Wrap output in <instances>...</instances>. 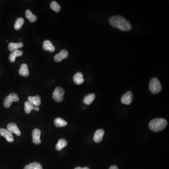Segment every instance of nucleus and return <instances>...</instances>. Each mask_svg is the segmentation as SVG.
Masks as SVG:
<instances>
[{
  "instance_id": "obj_1",
  "label": "nucleus",
  "mask_w": 169,
  "mask_h": 169,
  "mask_svg": "<svg viewBox=\"0 0 169 169\" xmlns=\"http://www.w3.org/2000/svg\"><path fill=\"white\" fill-rule=\"evenodd\" d=\"M109 22L112 27L123 31H128L132 29L130 22L122 16H113L109 19Z\"/></svg>"
},
{
  "instance_id": "obj_2",
  "label": "nucleus",
  "mask_w": 169,
  "mask_h": 169,
  "mask_svg": "<svg viewBox=\"0 0 169 169\" xmlns=\"http://www.w3.org/2000/svg\"><path fill=\"white\" fill-rule=\"evenodd\" d=\"M167 124V120L164 118H155L150 122L149 127L154 132H160L166 128Z\"/></svg>"
},
{
  "instance_id": "obj_3",
  "label": "nucleus",
  "mask_w": 169,
  "mask_h": 169,
  "mask_svg": "<svg viewBox=\"0 0 169 169\" xmlns=\"http://www.w3.org/2000/svg\"><path fill=\"white\" fill-rule=\"evenodd\" d=\"M150 90L152 93L157 94L161 91L162 89L161 84L157 78H153L151 80L149 84Z\"/></svg>"
},
{
  "instance_id": "obj_4",
  "label": "nucleus",
  "mask_w": 169,
  "mask_h": 169,
  "mask_svg": "<svg viewBox=\"0 0 169 169\" xmlns=\"http://www.w3.org/2000/svg\"><path fill=\"white\" fill-rule=\"evenodd\" d=\"M64 89L62 87H56L53 93V98L57 102H62L64 100Z\"/></svg>"
},
{
  "instance_id": "obj_5",
  "label": "nucleus",
  "mask_w": 169,
  "mask_h": 169,
  "mask_svg": "<svg viewBox=\"0 0 169 169\" xmlns=\"http://www.w3.org/2000/svg\"><path fill=\"white\" fill-rule=\"evenodd\" d=\"M19 101V97L17 93H10L8 97L5 98L4 101V106L6 108H10L12 102L15 101Z\"/></svg>"
},
{
  "instance_id": "obj_6",
  "label": "nucleus",
  "mask_w": 169,
  "mask_h": 169,
  "mask_svg": "<svg viewBox=\"0 0 169 169\" xmlns=\"http://www.w3.org/2000/svg\"><path fill=\"white\" fill-rule=\"evenodd\" d=\"M133 100V94L131 92L128 91L122 96L121 102L123 104L130 105Z\"/></svg>"
},
{
  "instance_id": "obj_7",
  "label": "nucleus",
  "mask_w": 169,
  "mask_h": 169,
  "mask_svg": "<svg viewBox=\"0 0 169 169\" xmlns=\"http://www.w3.org/2000/svg\"><path fill=\"white\" fill-rule=\"evenodd\" d=\"M0 135L4 137V138L7 140V142H12L14 141V139L12 134L10 131H8L7 129L1 128L0 129Z\"/></svg>"
},
{
  "instance_id": "obj_8",
  "label": "nucleus",
  "mask_w": 169,
  "mask_h": 169,
  "mask_svg": "<svg viewBox=\"0 0 169 169\" xmlns=\"http://www.w3.org/2000/svg\"><path fill=\"white\" fill-rule=\"evenodd\" d=\"M7 130L11 134H15L18 136H19L21 134V133L18 128V126L14 123H10L7 126Z\"/></svg>"
},
{
  "instance_id": "obj_9",
  "label": "nucleus",
  "mask_w": 169,
  "mask_h": 169,
  "mask_svg": "<svg viewBox=\"0 0 169 169\" xmlns=\"http://www.w3.org/2000/svg\"><path fill=\"white\" fill-rule=\"evenodd\" d=\"M69 56V53L65 49H63L54 56L55 61L56 62H60L64 59H66Z\"/></svg>"
},
{
  "instance_id": "obj_10",
  "label": "nucleus",
  "mask_w": 169,
  "mask_h": 169,
  "mask_svg": "<svg viewBox=\"0 0 169 169\" xmlns=\"http://www.w3.org/2000/svg\"><path fill=\"white\" fill-rule=\"evenodd\" d=\"M41 132L38 129H34L32 132L33 136V141L34 143L36 145H39L41 143V140L40 139Z\"/></svg>"
},
{
  "instance_id": "obj_11",
  "label": "nucleus",
  "mask_w": 169,
  "mask_h": 169,
  "mask_svg": "<svg viewBox=\"0 0 169 169\" xmlns=\"http://www.w3.org/2000/svg\"><path fill=\"white\" fill-rule=\"evenodd\" d=\"M104 134V131L103 129H100L97 130L94 134L93 140L96 143H100L102 141Z\"/></svg>"
},
{
  "instance_id": "obj_12",
  "label": "nucleus",
  "mask_w": 169,
  "mask_h": 169,
  "mask_svg": "<svg viewBox=\"0 0 169 169\" xmlns=\"http://www.w3.org/2000/svg\"><path fill=\"white\" fill-rule=\"evenodd\" d=\"M74 81L77 84H81L84 82V79L83 78V74L80 72H78L75 74L73 77Z\"/></svg>"
},
{
  "instance_id": "obj_13",
  "label": "nucleus",
  "mask_w": 169,
  "mask_h": 169,
  "mask_svg": "<svg viewBox=\"0 0 169 169\" xmlns=\"http://www.w3.org/2000/svg\"><path fill=\"white\" fill-rule=\"evenodd\" d=\"M43 48L46 51L48 50L49 52H53L55 50V47L52 44L50 40H45L43 43Z\"/></svg>"
},
{
  "instance_id": "obj_14",
  "label": "nucleus",
  "mask_w": 169,
  "mask_h": 169,
  "mask_svg": "<svg viewBox=\"0 0 169 169\" xmlns=\"http://www.w3.org/2000/svg\"><path fill=\"white\" fill-rule=\"evenodd\" d=\"M23 52L22 50H17L11 52L9 56V59L11 63H14L16 60V58L18 56H22Z\"/></svg>"
},
{
  "instance_id": "obj_15",
  "label": "nucleus",
  "mask_w": 169,
  "mask_h": 169,
  "mask_svg": "<svg viewBox=\"0 0 169 169\" xmlns=\"http://www.w3.org/2000/svg\"><path fill=\"white\" fill-rule=\"evenodd\" d=\"M19 73L20 75L25 77H27L29 76L30 73L27 64H24L21 65L20 68L19 70Z\"/></svg>"
},
{
  "instance_id": "obj_16",
  "label": "nucleus",
  "mask_w": 169,
  "mask_h": 169,
  "mask_svg": "<svg viewBox=\"0 0 169 169\" xmlns=\"http://www.w3.org/2000/svg\"><path fill=\"white\" fill-rule=\"evenodd\" d=\"M23 47V44L22 42H19V43L10 42L9 44L8 48L10 51L13 52L15 50H19V49L22 48Z\"/></svg>"
},
{
  "instance_id": "obj_17",
  "label": "nucleus",
  "mask_w": 169,
  "mask_h": 169,
  "mask_svg": "<svg viewBox=\"0 0 169 169\" xmlns=\"http://www.w3.org/2000/svg\"><path fill=\"white\" fill-rule=\"evenodd\" d=\"M28 101L31 102L34 106H39L41 104V99L39 96H36L35 97H29L28 98Z\"/></svg>"
},
{
  "instance_id": "obj_18",
  "label": "nucleus",
  "mask_w": 169,
  "mask_h": 169,
  "mask_svg": "<svg viewBox=\"0 0 169 169\" xmlns=\"http://www.w3.org/2000/svg\"><path fill=\"white\" fill-rule=\"evenodd\" d=\"M67 142L64 139H61L58 141L57 144L56 146V149L57 151H60L67 146Z\"/></svg>"
},
{
  "instance_id": "obj_19",
  "label": "nucleus",
  "mask_w": 169,
  "mask_h": 169,
  "mask_svg": "<svg viewBox=\"0 0 169 169\" xmlns=\"http://www.w3.org/2000/svg\"><path fill=\"white\" fill-rule=\"evenodd\" d=\"M26 17L27 19L29 20V21L31 23L35 22L37 19V17L36 15H34L29 10H27L26 11Z\"/></svg>"
},
{
  "instance_id": "obj_20",
  "label": "nucleus",
  "mask_w": 169,
  "mask_h": 169,
  "mask_svg": "<svg viewBox=\"0 0 169 169\" xmlns=\"http://www.w3.org/2000/svg\"><path fill=\"white\" fill-rule=\"evenodd\" d=\"M95 98H96L95 94L93 93H90L84 97L83 100V102L87 105H90L92 103Z\"/></svg>"
},
{
  "instance_id": "obj_21",
  "label": "nucleus",
  "mask_w": 169,
  "mask_h": 169,
  "mask_svg": "<svg viewBox=\"0 0 169 169\" xmlns=\"http://www.w3.org/2000/svg\"><path fill=\"white\" fill-rule=\"evenodd\" d=\"M24 169H43L40 163L37 162H34L26 165Z\"/></svg>"
},
{
  "instance_id": "obj_22",
  "label": "nucleus",
  "mask_w": 169,
  "mask_h": 169,
  "mask_svg": "<svg viewBox=\"0 0 169 169\" xmlns=\"http://www.w3.org/2000/svg\"><path fill=\"white\" fill-rule=\"evenodd\" d=\"M54 124L56 127H64L67 125V123L66 121L61 118H56L55 120Z\"/></svg>"
},
{
  "instance_id": "obj_23",
  "label": "nucleus",
  "mask_w": 169,
  "mask_h": 169,
  "mask_svg": "<svg viewBox=\"0 0 169 169\" xmlns=\"http://www.w3.org/2000/svg\"><path fill=\"white\" fill-rule=\"evenodd\" d=\"M24 22H25V20H24V19L22 18H18L16 20V23L14 25V28L16 30H19L20 29L22 28L23 24H24Z\"/></svg>"
},
{
  "instance_id": "obj_24",
  "label": "nucleus",
  "mask_w": 169,
  "mask_h": 169,
  "mask_svg": "<svg viewBox=\"0 0 169 169\" xmlns=\"http://www.w3.org/2000/svg\"><path fill=\"white\" fill-rule=\"evenodd\" d=\"M34 106H35L29 101H26L25 103V110L26 113L29 114L31 110L34 109Z\"/></svg>"
},
{
  "instance_id": "obj_25",
  "label": "nucleus",
  "mask_w": 169,
  "mask_h": 169,
  "mask_svg": "<svg viewBox=\"0 0 169 169\" xmlns=\"http://www.w3.org/2000/svg\"><path fill=\"white\" fill-rule=\"evenodd\" d=\"M50 8L56 12H58L61 10V7L57 2L55 1H53L50 3Z\"/></svg>"
},
{
  "instance_id": "obj_26",
  "label": "nucleus",
  "mask_w": 169,
  "mask_h": 169,
  "mask_svg": "<svg viewBox=\"0 0 169 169\" xmlns=\"http://www.w3.org/2000/svg\"><path fill=\"white\" fill-rule=\"evenodd\" d=\"M109 169H118V167L116 165H112L109 167Z\"/></svg>"
},
{
  "instance_id": "obj_27",
  "label": "nucleus",
  "mask_w": 169,
  "mask_h": 169,
  "mask_svg": "<svg viewBox=\"0 0 169 169\" xmlns=\"http://www.w3.org/2000/svg\"><path fill=\"white\" fill-rule=\"evenodd\" d=\"M33 110H35V111H39V106H35Z\"/></svg>"
},
{
  "instance_id": "obj_28",
  "label": "nucleus",
  "mask_w": 169,
  "mask_h": 169,
  "mask_svg": "<svg viewBox=\"0 0 169 169\" xmlns=\"http://www.w3.org/2000/svg\"><path fill=\"white\" fill-rule=\"evenodd\" d=\"M82 169H90L89 168V167H83V168H82Z\"/></svg>"
},
{
  "instance_id": "obj_29",
  "label": "nucleus",
  "mask_w": 169,
  "mask_h": 169,
  "mask_svg": "<svg viewBox=\"0 0 169 169\" xmlns=\"http://www.w3.org/2000/svg\"><path fill=\"white\" fill-rule=\"evenodd\" d=\"M74 169H82V168L81 167H79H79H76Z\"/></svg>"
}]
</instances>
